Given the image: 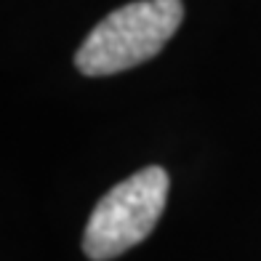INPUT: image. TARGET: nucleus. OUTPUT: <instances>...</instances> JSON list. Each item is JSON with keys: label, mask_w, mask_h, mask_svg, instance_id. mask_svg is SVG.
Returning <instances> with one entry per match:
<instances>
[{"label": "nucleus", "mask_w": 261, "mask_h": 261, "mask_svg": "<svg viewBox=\"0 0 261 261\" xmlns=\"http://www.w3.org/2000/svg\"><path fill=\"white\" fill-rule=\"evenodd\" d=\"M184 19L181 0H136L107 14L75 54L86 77L117 75L163 51Z\"/></svg>", "instance_id": "nucleus-1"}, {"label": "nucleus", "mask_w": 261, "mask_h": 261, "mask_svg": "<svg viewBox=\"0 0 261 261\" xmlns=\"http://www.w3.org/2000/svg\"><path fill=\"white\" fill-rule=\"evenodd\" d=\"M168 187V173L160 165L141 168L115 184L96 203L86 224L83 253L91 261H110L147 240L165 211Z\"/></svg>", "instance_id": "nucleus-2"}]
</instances>
